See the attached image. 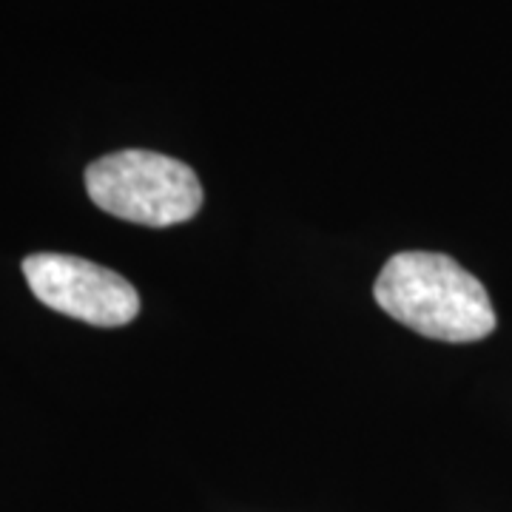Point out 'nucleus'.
<instances>
[{"instance_id": "nucleus-1", "label": "nucleus", "mask_w": 512, "mask_h": 512, "mask_svg": "<svg viewBox=\"0 0 512 512\" xmlns=\"http://www.w3.org/2000/svg\"><path fill=\"white\" fill-rule=\"evenodd\" d=\"M373 296L404 328L439 342H478L495 330L487 288L453 256L402 251L382 268Z\"/></svg>"}, {"instance_id": "nucleus-2", "label": "nucleus", "mask_w": 512, "mask_h": 512, "mask_svg": "<svg viewBox=\"0 0 512 512\" xmlns=\"http://www.w3.org/2000/svg\"><path fill=\"white\" fill-rule=\"evenodd\" d=\"M86 191L111 217L148 228L180 225L202 208V185L194 168L143 148L94 160L86 168Z\"/></svg>"}, {"instance_id": "nucleus-3", "label": "nucleus", "mask_w": 512, "mask_h": 512, "mask_svg": "<svg viewBox=\"0 0 512 512\" xmlns=\"http://www.w3.org/2000/svg\"><path fill=\"white\" fill-rule=\"evenodd\" d=\"M23 276L52 311L97 328H123L140 313V293L117 271L72 254H32Z\"/></svg>"}]
</instances>
